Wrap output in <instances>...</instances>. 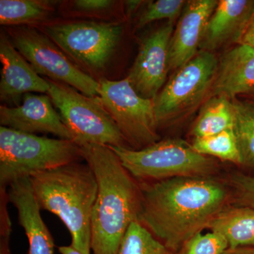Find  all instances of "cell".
I'll list each match as a JSON object with an SVG mask.
<instances>
[{"mask_svg":"<svg viewBox=\"0 0 254 254\" xmlns=\"http://www.w3.org/2000/svg\"><path fill=\"white\" fill-rule=\"evenodd\" d=\"M140 186L138 221L174 254L208 229L231 197L213 177H175Z\"/></svg>","mask_w":254,"mask_h":254,"instance_id":"1","label":"cell"},{"mask_svg":"<svg viewBox=\"0 0 254 254\" xmlns=\"http://www.w3.org/2000/svg\"><path fill=\"white\" fill-rule=\"evenodd\" d=\"M80 148L98 183L91 217V251L93 254H118L128 227L138 220L141 186L110 147L86 144Z\"/></svg>","mask_w":254,"mask_h":254,"instance_id":"2","label":"cell"},{"mask_svg":"<svg viewBox=\"0 0 254 254\" xmlns=\"http://www.w3.org/2000/svg\"><path fill=\"white\" fill-rule=\"evenodd\" d=\"M30 180L41 210L59 217L71 235V246L91 254L92 212L98 193L91 167L74 162L34 174Z\"/></svg>","mask_w":254,"mask_h":254,"instance_id":"3","label":"cell"},{"mask_svg":"<svg viewBox=\"0 0 254 254\" xmlns=\"http://www.w3.org/2000/svg\"><path fill=\"white\" fill-rule=\"evenodd\" d=\"M83 160L74 141L0 127V188L23 177Z\"/></svg>","mask_w":254,"mask_h":254,"instance_id":"4","label":"cell"},{"mask_svg":"<svg viewBox=\"0 0 254 254\" xmlns=\"http://www.w3.org/2000/svg\"><path fill=\"white\" fill-rule=\"evenodd\" d=\"M110 148L137 181L213 177L219 168L213 158L197 153L191 144L181 139L160 140L141 150Z\"/></svg>","mask_w":254,"mask_h":254,"instance_id":"5","label":"cell"},{"mask_svg":"<svg viewBox=\"0 0 254 254\" xmlns=\"http://www.w3.org/2000/svg\"><path fill=\"white\" fill-rule=\"evenodd\" d=\"M46 79L50 85L47 94L76 144L131 148L99 97H88L64 83Z\"/></svg>","mask_w":254,"mask_h":254,"instance_id":"6","label":"cell"},{"mask_svg":"<svg viewBox=\"0 0 254 254\" xmlns=\"http://www.w3.org/2000/svg\"><path fill=\"white\" fill-rule=\"evenodd\" d=\"M218 66L213 53L199 50L176 70L154 100L159 127L185 118L208 99Z\"/></svg>","mask_w":254,"mask_h":254,"instance_id":"7","label":"cell"},{"mask_svg":"<svg viewBox=\"0 0 254 254\" xmlns=\"http://www.w3.org/2000/svg\"><path fill=\"white\" fill-rule=\"evenodd\" d=\"M42 32L81 69L99 72L115 53L123 28L115 22L70 21L48 23Z\"/></svg>","mask_w":254,"mask_h":254,"instance_id":"8","label":"cell"},{"mask_svg":"<svg viewBox=\"0 0 254 254\" xmlns=\"http://www.w3.org/2000/svg\"><path fill=\"white\" fill-rule=\"evenodd\" d=\"M7 33L15 48L38 74L72 87L87 96H99L100 82L82 71L43 32L21 26L9 27Z\"/></svg>","mask_w":254,"mask_h":254,"instance_id":"9","label":"cell"},{"mask_svg":"<svg viewBox=\"0 0 254 254\" xmlns=\"http://www.w3.org/2000/svg\"><path fill=\"white\" fill-rule=\"evenodd\" d=\"M100 84V102L131 149H143L160 141L154 100L140 96L127 78L103 79Z\"/></svg>","mask_w":254,"mask_h":254,"instance_id":"10","label":"cell"},{"mask_svg":"<svg viewBox=\"0 0 254 254\" xmlns=\"http://www.w3.org/2000/svg\"><path fill=\"white\" fill-rule=\"evenodd\" d=\"M173 23L168 21L143 39L127 77L135 91L145 99L154 100L166 81Z\"/></svg>","mask_w":254,"mask_h":254,"instance_id":"11","label":"cell"},{"mask_svg":"<svg viewBox=\"0 0 254 254\" xmlns=\"http://www.w3.org/2000/svg\"><path fill=\"white\" fill-rule=\"evenodd\" d=\"M53 105L49 95L26 93L18 106H0V124L16 131L32 134L51 133L74 141L72 133Z\"/></svg>","mask_w":254,"mask_h":254,"instance_id":"12","label":"cell"},{"mask_svg":"<svg viewBox=\"0 0 254 254\" xmlns=\"http://www.w3.org/2000/svg\"><path fill=\"white\" fill-rule=\"evenodd\" d=\"M0 61L2 64L0 99L7 104L20 105L26 93H48V80L40 76L27 60L15 48L9 37H0Z\"/></svg>","mask_w":254,"mask_h":254,"instance_id":"13","label":"cell"},{"mask_svg":"<svg viewBox=\"0 0 254 254\" xmlns=\"http://www.w3.org/2000/svg\"><path fill=\"white\" fill-rule=\"evenodd\" d=\"M218 3L217 0L187 1L170 40V69L182 67L198 53L205 26Z\"/></svg>","mask_w":254,"mask_h":254,"instance_id":"14","label":"cell"},{"mask_svg":"<svg viewBox=\"0 0 254 254\" xmlns=\"http://www.w3.org/2000/svg\"><path fill=\"white\" fill-rule=\"evenodd\" d=\"M8 197L17 210L18 222L27 236L28 254H54V240L42 218L30 177L12 182L8 187Z\"/></svg>","mask_w":254,"mask_h":254,"instance_id":"15","label":"cell"},{"mask_svg":"<svg viewBox=\"0 0 254 254\" xmlns=\"http://www.w3.org/2000/svg\"><path fill=\"white\" fill-rule=\"evenodd\" d=\"M254 11V0H220L209 18L200 50L212 53L230 43L238 44Z\"/></svg>","mask_w":254,"mask_h":254,"instance_id":"16","label":"cell"},{"mask_svg":"<svg viewBox=\"0 0 254 254\" xmlns=\"http://www.w3.org/2000/svg\"><path fill=\"white\" fill-rule=\"evenodd\" d=\"M254 91V49L238 44L218 60L208 98L222 95L232 100L237 95Z\"/></svg>","mask_w":254,"mask_h":254,"instance_id":"17","label":"cell"},{"mask_svg":"<svg viewBox=\"0 0 254 254\" xmlns=\"http://www.w3.org/2000/svg\"><path fill=\"white\" fill-rule=\"evenodd\" d=\"M208 229L225 237L229 248L254 247V208L226 206L212 220Z\"/></svg>","mask_w":254,"mask_h":254,"instance_id":"18","label":"cell"},{"mask_svg":"<svg viewBox=\"0 0 254 254\" xmlns=\"http://www.w3.org/2000/svg\"><path fill=\"white\" fill-rule=\"evenodd\" d=\"M54 3L48 0H1L0 23L13 27L45 22L54 14Z\"/></svg>","mask_w":254,"mask_h":254,"instance_id":"19","label":"cell"},{"mask_svg":"<svg viewBox=\"0 0 254 254\" xmlns=\"http://www.w3.org/2000/svg\"><path fill=\"white\" fill-rule=\"evenodd\" d=\"M233 120L232 100L222 95L211 97L202 107L190 134L194 139L218 134L232 128Z\"/></svg>","mask_w":254,"mask_h":254,"instance_id":"20","label":"cell"},{"mask_svg":"<svg viewBox=\"0 0 254 254\" xmlns=\"http://www.w3.org/2000/svg\"><path fill=\"white\" fill-rule=\"evenodd\" d=\"M234 133L240 150L242 165L254 167V105L232 99Z\"/></svg>","mask_w":254,"mask_h":254,"instance_id":"21","label":"cell"},{"mask_svg":"<svg viewBox=\"0 0 254 254\" xmlns=\"http://www.w3.org/2000/svg\"><path fill=\"white\" fill-rule=\"evenodd\" d=\"M191 145L200 154L242 165L240 150L232 128L213 136L195 138Z\"/></svg>","mask_w":254,"mask_h":254,"instance_id":"22","label":"cell"},{"mask_svg":"<svg viewBox=\"0 0 254 254\" xmlns=\"http://www.w3.org/2000/svg\"><path fill=\"white\" fill-rule=\"evenodd\" d=\"M118 254H174L138 221L132 222L119 248Z\"/></svg>","mask_w":254,"mask_h":254,"instance_id":"23","label":"cell"},{"mask_svg":"<svg viewBox=\"0 0 254 254\" xmlns=\"http://www.w3.org/2000/svg\"><path fill=\"white\" fill-rule=\"evenodd\" d=\"M229 248L225 237L218 232L196 234L174 254H222Z\"/></svg>","mask_w":254,"mask_h":254,"instance_id":"24","label":"cell"},{"mask_svg":"<svg viewBox=\"0 0 254 254\" xmlns=\"http://www.w3.org/2000/svg\"><path fill=\"white\" fill-rule=\"evenodd\" d=\"M187 1L184 0H158L151 1L147 5L137 23V28L146 26L148 23L158 20L168 19L174 21L181 16Z\"/></svg>","mask_w":254,"mask_h":254,"instance_id":"25","label":"cell"},{"mask_svg":"<svg viewBox=\"0 0 254 254\" xmlns=\"http://www.w3.org/2000/svg\"><path fill=\"white\" fill-rule=\"evenodd\" d=\"M233 205L254 208V177L237 174L232 178Z\"/></svg>","mask_w":254,"mask_h":254,"instance_id":"26","label":"cell"},{"mask_svg":"<svg viewBox=\"0 0 254 254\" xmlns=\"http://www.w3.org/2000/svg\"><path fill=\"white\" fill-rule=\"evenodd\" d=\"M6 195L0 196V254H12L10 247V237L12 231Z\"/></svg>","mask_w":254,"mask_h":254,"instance_id":"27","label":"cell"},{"mask_svg":"<svg viewBox=\"0 0 254 254\" xmlns=\"http://www.w3.org/2000/svg\"><path fill=\"white\" fill-rule=\"evenodd\" d=\"M115 4L111 0H76L71 1V9L81 14H100L109 11Z\"/></svg>","mask_w":254,"mask_h":254,"instance_id":"28","label":"cell"},{"mask_svg":"<svg viewBox=\"0 0 254 254\" xmlns=\"http://www.w3.org/2000/svg\"><path fill=\"white\" fill-rule=\"evenodd\" d=\"M238 44L245 45L254 49V11L241 36Z\"/></svg>","mask_w":254,"mask_h":254,"instance_id":"29","label":"cell"},{"mask_svg":"<svg viewBox=\"0 0 254 254\" xmlns=\"http://www.w3.org/2000/svg\"><path fill=\"white\" fill-rule=\"evenodd\" d=\"M222 254H254V247L228 248Z\"/></svg>","mask_w":254,"mask_h":254,"instance_id":"30","label":"cell"},{"mask_svg":"<svg viewBox=\"0 0 254 254\" xmlns=\"http://www.w3.org/2000/svg\"><path fill=\"white\" fill-rule=\"evenodd\" d=\"M143 2V1H125V9H126L127 15L130 16L138 9L140 5Z\"/></svg>","mask_w":254,"mask_h":254,"instance_id":"31","label":"cell"},{"mask_svg":"<svg viewBox=\"0 0 254 254\" xmlns=\"http://www.w3.org/2000/svg\"><path fill=\"white\" fill-rule=\"evenodd\" d=\"M60 254H83L73 248L72 246H62L58 248Z\"/></svg>","mask_w":254,"mask_h":254,"instance_id":"32","label":"cell"}]
</instances>
